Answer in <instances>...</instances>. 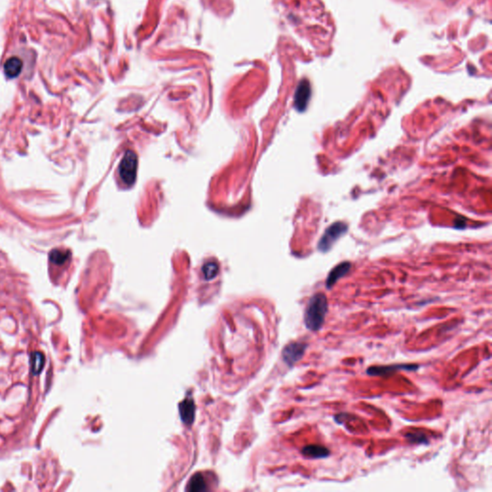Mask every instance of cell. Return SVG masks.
<instances>
[{
  "instance_id": "1",
  "label": "cell",
  "mask_w": 492,
  "mask_h": 492,
  "mask_svg": "<svg viewBox=\"0 0 492 492\" xmlns=\"http://www.w3.org/2000/svg\"><path fill=\"white\" fill-rule=\"evenodd\" d=\"M329 311L327 296L323 293L314 294L305 309L304 323L311 332H318L324 324L326 315Z\"/></svg>"
},
{
  "instance_id": "9",
  "label": "cell",
  "mask_w": 492,
  "mask_h": 492,
  "mask_svg": "<svg viewBox=\"0 0 492 492\" xmlns=\"http://www.w3.org/2000/svg\"><path fill=\"white\" fill-rule=\"evenodd\" d=\"M22 66L23 63L20 58L11 57L4 64V74L10 79L16 78L21 74Z\"/></svg>"
},
{
  "instance_id": "11",
  "label": "cell",
  "mask_w": 492,
  "mask_h": 492,
  "mask_svg": "<svg viewBox=\"0 0 492 492\" xmlns=\"http://www.w3.org/2000/svg\"><path fill=\"white\" fill-rule=\"evenodd\" d=\"M32 373L34 375H39L42 372L44 366V357L42 353L34 352L30 357Z\"/></svg>"
},
{
  "instance_id": "7",
  "label": "cell",
  "mask_w": 492,
  "mask_h": 492,
  "mask_svg": "<svg viewBox=\"0 0 492 492\" xmlns=\"http://www.w3.org/2000/svg\"><path fill=\"white\" fill-rule=\"evenodd\" d=\"M351 268H352L351 262H343L337 264L328 274V277L326 279V288L329 290L332 289L339 279H341L349 273Z\"/></svg>"
},
{
  "instance_id": "12",
  "label": "cell",
  "mask_w": 492,
  "mask_h": 492,
  "mask_svg": "<svg viewBox=\"0 0 492 492\" xmlns=\"http://www.w3.org/2000/svg\"><path fill=\"white\" fill-rule=\"evenodd\" d=\"M71 257V252L62 249H54L49 254L50 261L57 265H62Z\"/></svg>"
},
{
  "instance_id": "6",
  "label": "cell",
  "mask_w": 492,
  "mask_h": 492,
  "mask_svg": "<svg viewBox=\"0 0 492 492\" xmlns=\"http://www.w3.org/2000/svg\"><path fill=\"white\" fill-rule=\"evenodd\" d=\"M311 98V86L307 80H303L298 85L295 96H294V107L298 112H304L307 109Z\"/></svg>"
},
{
  "instance_id": "4",
  "label": "cell",
  "mask_w": 492,
  "mask_h": 492,
  "mask_svg": "<svg viewBox=\"0 0 492 492\" xmlns=\"http://www.w3.org/2000/svg\"><path fill=\"white\" fill-rule=\"evenodd\" d=\"M418 368V365L415 364H395L389 366H375V367H368L367 369V373L370 376L385 377V376H390L391 374H394L401 370L415 371Z\"/></svg>"
},
{
  "instance_id": "8",
  "label": "cell",
  "mask_w": 492,
  "mask_h": 492,
  "mask_svg": "<svg viewBox=\"0 0 492 492\" xmlns=\"http://www.w3.org/2000/svg\"><path fill=\"white\" fill-rule=\"evenodd\" d=\"M301 453L304 457L308 459H325L330 456V450L321 445H307L302 448Z\"/></svg>"
},
{
  "instance_id": "14",
  "label": "cell",
  "mask_w": 492,
  "mask_h": 492,
  "mask_svg": "<svg viewBox=\"0 0 492 492\" xmlns=\"http://www.w3.org/2000/svg\"><path fill=\"white\" fill-rule=\"evenodd\" d=\"M206 488H207V484L201 474H196L190 479L188 486L189 491H203L206 490Z\"/></svg>"
},
{
  "instance_id": "10",
  "label": "cell",
  "mask_w": 492,
  "mask_h": 492,
  "mask_svg": "<svg viewBox=\"0 0 492 492\" xmlns=\"http://www.w3.org/2000/svg\"><path fill=\"white\" fill-rule=\"evenodd\" d=\"M194 404L191 399H186L180 404V415L185 424H191L194 419Z\"/></svg>"
},
{
  "instance_id": "13",
  "label": "cell",
  "mask_w": 492,
  "mask_h": 492,
  "mask_svg": "<svg viewBox=\"0 0 492 492\" xmlns=\"http://www.w3.org/2000/svg\"><path fill=\"white\" fill-rule=\"evenodd\" d=\"M405 439L411 444H423L428 445L430 440L427 436L422 432H408L405 435Z\"/></svg>"
},
{
  "instance_id": "2",
  "label": "cell",
  "mask_w": 492,
  "mask_h": 492,
  "mask_svg": "<svg viewBox=\"0 0 492 492\" xmlns=\"http://www.w3.org/2000/svg\"><path fill=\"white\" fill-rule=\"evenodd\" d=\"M348 231V225L343 221H336L330 225L318 241V249L319 251L326 252L331 250V248L335 245V242L338 241L341 237H343Z\"/></svg>"
},
{
  "instance_id": "5",
  "label": "cell",
  "mask_w": 492,
  "mask_h": 492,
  "mask_svg": "<svg viewBox=\"0 0 492 492\" xmlns=\"http://www.w3.org/2000/svg\"><path fill=\"white\" fill-rule=\"evenodd\" d=\"M308 344L302 341H294L286 346L283 350L284 362L289 367H294L305 355Z\"/></svg>"
},
{
  "instance_id": "3",
  "label": "cell",
  "mask_w": 492,
  "mask_h": 492,
  "mask_svg": "<svg viewBox=\"0 0 492 492\" xmlns=\"http://www.w3.org/2000/svg\"><path fill=\"white\" fill-rule=\"evenodd\" d=\"M118 170L121 181L127 186H132L136 181L137 170V158L136 153L128 150L120 162Z\"/></svg>"
},
{
  "instance_id": "15",
  "label": "cell",
  "mask_w": 492,
  "mask_h": 492,
  "mask_svg": "<svg viewBox=\"0 0 492 492\" xmlns=\"http://www.w3.org/2000/svg\"><path fill=\"white\" fill-rule=\"evenodd\" d=\"M202 272L206 280H212L219 273V265L215 262H206L202 268Z\"/></svg>"
}]
</instances>
